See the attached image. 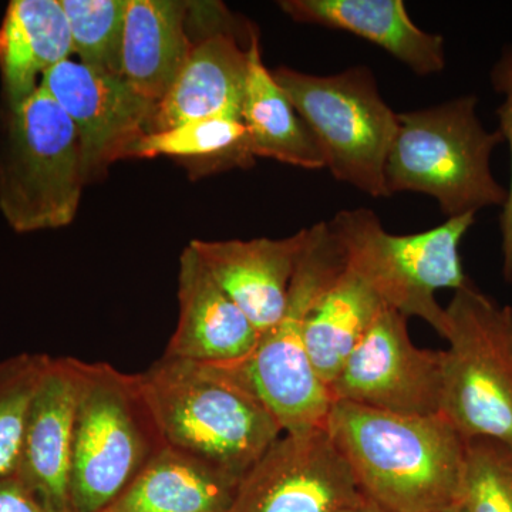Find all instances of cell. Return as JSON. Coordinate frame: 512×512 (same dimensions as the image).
<instances>
[{"label": "cell", "mask_w": 512, "mask_h": 512, "mask_svg": "<svg viewBox=\"0 0 512 512\" xmlns=\"http://www.w3.org/2000/svg\"><path fill=\"white\" fill-rule=\"evenodd\" d=\"M325 429L362 493L384 510L434 512L460 503L467 440L443 414L333 402Z\"/></svg>", "instance_id": "1"}, {"label": "cell", "mask_w": 512, "mask_h": 512, "mask_svg": "<svg viewBox=\"0 0 512 512\" xmlns=\"http://www.w3.org/2000/svg\"><path fill=\"white\" fill-rule=\"evenodd\" d=\"M165 444L242 480L284 433L218 367L163 356L138 373Z\"/></svg>", "instance_id": "2"}, {"label": "cell", "mask_w": 512, "mask_h": 512, "mask_svg": "<svg viewBox=\"0 0 512 512\" xmlns=\"http://www.w3.org/2000/svg\"><path fill=\"white\" fill-rule=\"evenodd\" d=\"M345 266V251L329 222L306 228L282 318L261 335L247 359L211 365L261 400L284 433L325 429L332 399L306 353L305 326L313 306Z\"/></svg>", "instance_id": "3"}, {"label": "cell", "mask_w": 512, "mask_h": 512, "mask_svg": "<svg viewBox=\"0 0 512 512\" xmlns=\"http://www.w3.org/2000/svg\"><path fill=\"white\" fill-rule=\"evenodd\" d=\"M76 366L69 512H104L167 444L138 373L79 359Z\"/></svg>", "instance_id": "4"}, {"label": "cell", "mask_w": 512, "mask_h": 512, "mask_svg": "<svg viewBox=\"0 0 512 512\" xmlns=\"http://www.w3.org/2000/svg\"><path fill=\"white\" fill-rule=\"evenodd\" d=\"M474 94L427 109L397 113L396 136L384 165L389 197L397 192L430 195L447 218L504 207L507 188L491 171L500 131L477 116Z\"/></svg>", "instance_id": "5"}, {"label": "cell", "mask_w": 512, "mask_h": 512, "mask_svg": "<svg viewBox=\"0 0 512 512\" xmlns=\"http://www.w3.org/2000/svg\"><path fill=\"white\" fill-rule=\"evenodd\" d=\"M84 184L79 137L43 89L6 107L0 133V211L20 234L72 224Z\"/></svg>", "instance_id": "6"}, {"label": "cell", "mask_w": 512, "mask_h": 512, "mask_svg": "<svg viewBox=\"0 0 512 512\" xmlns=\"http://www.w3.org/2000/svg\"><path fill=\"white\" fill-rule=\"evenodd\" d=\"M474 221L476 214L460 215L419 234L393 235L384 231L375 212L357 208L338 212L329 225L345 251L346 265L375 288L387 308L423 319L444 338L446 308L436 292L471 284L461 265L460 244Z\"/></svg>", "instance_id": "7"}, {"label": "cell", "mask_w": 512, "mask_h": 512, "mask_svg": "<svg viewBox=\"0 0 512 512\" xmlns=\"http://www.w3.org/2000/svg\"><path fill=\"white\" fill-rule=\"evenodd\" d=\"M272 74L311 131L333 178L370 197L389 198L384 165L399 120L372 70L355 66L318 76L281 66Z\"/></svg>", "instance_id": "8"}, {"label": "cell", "mask_w": 512, "mask_h": 512, "mask_svg": "<svg viewBox=\"0 0 512 512\" xmlns=\"http://www.w3.org/2000/svg\"><path fill=\"white\" fill-rule=\"evenodd\" d=\"M440 413L466 440L512 444V308L473 284L446 308Z\"/></svg>", "instance_id": "9"}, {"label": "cell", "mask_w": 512, "mask_h": 512, "mask_svg": "<svg viewBox=\"0 0 512 512\" xmlns=\"http://www.w3.org/2000/svg\"><path fill=\"white\" fill-rule=\"evenodd\" d=\"M407 316L384 308L329 386L333 402L406 416L440 413L443 350L420 349Z\"/></svg>", "instance_id": "10"}, {"label": "cell", "mask_w": 512, "mask_h": 512, "mask_svg": "<svg viewBox=\"0 0 512 512\" xmlns=\"http://www.w3.org/2000/svg\"><path fill=\"white\" fill-rule=\"evenodd\" d=\"M365 494L326 429L279 437L239 483L228 512H343Z\"/></svg>", "instance_id": "11"}, {"label": "cell", "mask_w": 512, "mask_h": 512, "mask_svg": "<svg viewBox=\"0 0 512 512\" xmlns=\"http://www.w3.org/2000/svg\"><path fill=\"white\" fill-rule=\"evenodd\" d=\"M40 86L76 127L86 184L130 158L134 144L150 133L157 104L117 74L67 59L52 67Z\"/></svg>", "instance_id": "12"}, {"label": "cell", "mask_w": 512, "mask_h": 512, "mask_svg": "<svg viewBox=\"0 0 512 512\" xmlns=\"http://www.w3.org/2000/svg\"><path fill=\"white\" fill-rule=\"evenodd\" d=\"M178 305L177 328L163 356L200 365H234L258 345L261 335L254 323L222 291L190 245L180 256Z\"/></svg>", "instance_id": "13"}, {"label": "cell", "mask_w": 512, "mask_h": 512, "mask_svg": "<svg viewBox=\"0 0 512 512\" xmlns=\"http://www.w3.org/2000/svg\"><path fill=\"white\" fill-rule=\"evenodd\" d=\"M76 404V359L50 357L30 404L18 470L50 512H69Z\"/></svg>", "instance_id": "14"}, {"label": "cell", "mask_w": 512, "mask_h": 512, "mask_svg": "<svg viewBox=\"0 0 512 512\" xmlns=\"http://www.w3.org/2000/svg\"><path fill=\"white\" fill-rule=\"evenodd\" d=\"M305 235L306 229H302L284 239H195L190 247L222 291L254 323L259 335H264L284 315Z\"/></svg>", "instance_id": "15"}, {"label": "cell", "mask_w": 512, "mask_h": 512, "mask_svg": "<svg viewBox=\"0 0 512 512\" xmlns=\"http://www.w3.org/2000/svg\"><path fill=\"white\" fill-rule=\"evenodd\" d=\"M279 5L295 22L352 33L382 47L417 76L446 67L443 37L414 25L402 0H284Z\"/></svg>", "instance_id": "16"}, {"label": "cell", "mask_w": 512, "mask_h": 512, "mask_svg": "<svg viewBox=\"0 0 512 512\" xmlns=\"http://www.w3.org/2000/svg\"><path fill=\"white\" fill-rule=\"evenodd\" d=\"M247 76L248 47L239 46L229 25L210 30L157 104L150 133L210 117L241 119Z\"/></svg>", "instance_id": "17"}, {"label": "cell", "mask_w": 512, "mask_h": 512, "mask_svg": "<svg viewBox=\"0 0 512 512\" xmlns=\"http://www.w3.org/2000/svg\"><path fill=\"white\" fill-rule=\"evenodd\" d=\"M188 9L178 0H127L121 76L153 103L164 99L194 46L185 32Z\"/></svg>", "instance_id": "18"}, {"label": "cell", "mask_w": 512, "mask_h": 512, "mask_svg": "<svg viewBox=\"0 0 512 512\" xmlns=\"http://www.w3.org/2000/svg\"><path fill=\"white\" fill-rule=\"evenodd\" d=\"M72 53L60 0H12L0 25V73L8 106L28 99L39 87L37 77Z\"/></svg>", "instance_id": "19"}, {"label": "cell", "mask_w": 512, "mask_h": 512, "mask_svg": "<svg viewBox=\"0 0 512 512\" xmlns=\"http://www.w3.org/2000/svg\"><path fill=\"white\" fill-rule=\"evenodd\" d=\"M241 480L165 446L104 512H228Z\"/></svg>", "instance_id": "20"}, {"label": "cell", "mask_w": 512, "mask_h": 512, "mask_svg": "<svg viewBox=\"0 0 512 512\" xmlns=\"http://www.w3.org/2000/svg\"><path fill=\"white\" fill-rule=\"evenodd\" d=\"M252 157L271 158L303 170L325 168L318 144L274 74L262 60L261 43L249 33L248 76L241 106Z\"/></svg>", "instance_id": "21"}, {"label": "cell", "mask_w": 512, "mask_h": 512, "mask_svg": "<svg viewBox=\"0 0 512 512\" xmlns=\"http://www.w3.org/2000/svg\"><path fill=\"white\" fill-rule=\"evenodd\" d=\"M384 308L375 288L348 265L313 306L305 326L306 353L328 390Z\"/></svg>", "instance_id": "22"}, {"label": "cell", "mask_w": 512, "mask_h": 512, "mask_svg": "<svg viewBox=\"0 0 512 512\" xmlns=\"http://www.w3.org/2000/svg\"><path fill=\"white\" fill-rule=\"evenodd\" d=\"M154 157L194 158L212 170L248 167L254 161L238 117H210L151 131L134 144L130 158Z\"/></svg>", "instance_id": "23"}, {"label": "cell", "mask_w": 512, "mask_h": 512, "mask_svg": "<svg viewBox=\"0 0 512 512\" xmlns=\"http://www.w3.org/2000/svg\"><path fill=\"white\" fill-rule=\"evenodd\" d=\"M49 362L42 353L0 360V478L18 474L30 404Z\"/></svg>", "instance_id": "24"}, {"label": "cell", "mask_w": 512, "mask_h": 512, "mask_svg": "<svg viewBox=\"0 0 512 512\" xmlns=\"http://www.w3.org/2000/svg\"><path fill=\"white\" fill-rule=\"evenodd\" d=\"M80 63L121 76L127 0H60ZM123 77V76H121Z\"/></svg>", "instance_id": "25"}, {"label": "cell", "mask_w": 512, "mask_h": 512, "mask_svg": "<svg viewBox=\"0 0 512 512\" xmlns=\"http://www.w3.org/2000/svg\"><path fill=\"white\" fill-rule=\"evenodd\" d=\"M461 503L466 512H512V444L467 440Z\"/></svg>", "instance_id": "26"}, {"label": "cell", "mask_w": 512, "mask_h": 512, "mask_svg": "<svg viewBox=\"0 0 512 512\" xmlns=\"http://www.w3.org/2000/svg\"><path fill=\"white\" fill-rule=\"evenodd\" d=\"M495 92L503 94L504 101L497 109L501 136L510 147L511 180L507 188V201L500 217L501 248H503V274L505 281H512V45L505 47L500 59L495 62L490 73Z\"/></svg>", "instance_id": "27"}, {"label": "cell", "mask_w": 512, "mask_h": 512, "mask_svg": "<svg viewBox=\"0 0 512 512\" xmlns=\"http://www.w3.org/2000/svg\"><path fill=\"white\" fill-rule=\"evenodd\" d=\"M0 512L50 511L16 474V476L0 478Z\"/></svg>", "instance_id": "28"}, {"label": "cell", "mask_w": 512, "mask_h": 512, "mask_svg": "<svg viewBox=\"0 0 512 512\" xmlns=\"http://www.w3.org/2000/svg\"><path fill=\"white\" fill-rule=\"evenodd\" d=\"M343 512H389V511L384 510L383 507H380V505L376 504L375 501L369 500V498H367L365 495V498H362V500H360L359 503L352 505V507H349L348 510H345Z\"/></svg>", "instance_id": "29"}, {"label": "cell", "mask_w": 512, "mask_h": 512, "mask_svg": "<svg viewBox=\"0 0 512 512\" xmlns=\"http://www.w3.org/2000/svg\"><path fill=\"white\" fill-rule=\"evenodd\" d=\"M434 512H466V508H464L463 503L460 501V503L450 505V507L444 508V510Z\"/></svg>", "instance_id": "30"}]
</instances>
